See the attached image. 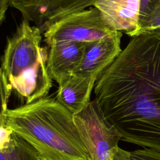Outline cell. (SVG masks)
Returning a JSON list of instances; mask_svg holds the SVG:
<instances>
[{
  "label": "cell",
  "mask_w": 160,
  "mask_h": 160,
  "mask_svg": "<svg viewBox=\"0 0 160 160\" xmlns=\"http://www.w3.org/2000/svg\"><path fill=\"white\" fill-rule=\"evenodd\" d=\"M39 155L30 144L14 132L9 147L0 151V160H36Z\"/></svg>",
  "instance_id": "7c38bea8"
},
{
  "label": "cell",
  "mask_w": 160,
  "mask_h": 160,
  "mask_svg": "<svg viewBox=\"0 0 160 160\" xmlns=\"http://www.w3.org/2000/svg\"><path fill=\"white\" fill-rule=\"evenodd\" d=\"M97 0H11L23 19L32 22L42 34L52 23L70 14L94 6Z\"/></svg>",
  "instance_id": "8992f818"
},
{
  "label": "cell",
  "mask_w": 160,
  "mask_h": 160,
  "mask_svg": "<svg viewBox=\"0 0 160 160\" xmlns=\"http://www.w3.org/2000/svg\"><path fill=\"white\" fill-rule=\"evenodd\" d=\"M139 4L140 0H97L94 6L112 29L132 38L138 29Z\"/></svg>",
  "instance_id": "ba28073f"
},
{
  "label": "cell",
  "mask_w": 160,
  "mask_h": 160,
  "mask_svg": "<svg viewBox=\"0 0 160 160\" xmlns=\"http://www.w3.org/2000/svg\"><path fill=\"white\" fill-rule=\"evenodd\" d=\"M121 37L85 44L81 63L74 74L98 79L121 53Z\"/></svg>",
  "instance_id": "52a82bcc"
},
{
  "label": "cell",
  "mask_w": 160,
  "mask_h": 160,
  "mask_svg": "<svg viewBox=\"0 0 160 160\" xmlns=\"http://www.w3.org/2000/svg\"><path fill=\"white\" fill-rule=\"evenodd\" d=\"M13 133L9 128L0 126V151H3L9 147Z\"/></svg>",
  "instance_id": "9a60e30c"
},
{
  "label": "cell",
  "mask_w": 160,
  "mask_h": 160,
  "mask_svg": "<svg viewBox=\"0 0 160 160\" xmlns=\"http://www.w3.org/2000/svg\"><path fill=\"white\" fill-rule=\"evenodd\" d=\"M94 92L123 141L160 152V32L132 37L98 76Z\"/></svg>",
  "instance_id": "6da1fadb"
},
{
  "label": "cell",
  "mask_w": 160,
  "mask_h": 160,
  "mask_svg": "<svg viewBox=\"0 0 160 160\" xmlns=\"http://www.w3.org/2000/svg\"><path fill=\"white\" fill-rule=\"evenodd\" d=\"M11 6V0H0V24L5 19L6 12Z\"/></svg>",
  "instance_id": "2e32d148"
},
{
  "label": "cell",
  "mask_w": 160,
  "mask_h": 160,
  "mask_svg": "<svg viewBox=\"0 0 160 160\" xmlns=\"http://www.w3.org/2000/svg\"><path fill=\"white\" fill-rule=\"evenodd\" d=\"M90 160H113L122 136L104 117L95 99L74 115Z\"/></svg>",
  "instance_id": "5b68a950"
},
{
  "label": "cell",
  "mask_w": 160,
  "mask_h": 160,
  "mask_svg": "<svg viewBox=\"0 0 160 160\" xmlns=\"http://www.w3.org/2000/svg\"><path fill=\"white\" fill-rule=\"evenodd\" d=\"M85 44L68 42L49 47L46 68L52 80L58 84L74 74L81 63Z\"/></svg>",
  "instance_id": "9c48e42d"
},
{
  "label": "cell",
  "mask_w": 160,
  "mask_h": 160,
  "mask_svg": "<svg viewBox=\"0 0 160 160\" xmlns=\"http://www.w3.org/2000/svg\"><path fill=\"white\" fill-rule=\"evenodd\" d=\"M42 33L24 20L7 41L1 69L18 97L30 103L48 94L52 79L46 68L48 51L41 46Z\"/></svg>",
  "instance_id": "3957f363"
},
{
  "label": "cell",
  "mask_w": 160,
  "mask_h": 160,
  "mask_svg": "<svg viewBox=\"0 0 160 160\" xmlns=\"http://www.w3.org/2000/svg\"><path fill=\"white\" fill-rule=\"evenodd\" d=\"M152 32H160V0H140L136 36Z\"/></svg>",
  "instance_id": "8fae6325"
},
{
  "label": "cell",
  "mask_w": 160,
  "mask_h": 160,
  "mask_svg": "<svg viewBox=\"0 0 160 160\" xmlns=\"http://www.w3.org/2000/svg\"><path fill=\"white\" fill-rule=\"evenodd\" d=\"M113 160H131L130 158V152L124 150L119 147L114 156Z\"/></svg>",
  "instance_id": "e0dca14e"
},
{
  "label": "cell",
  "mask_w": 160,
  "mask_h": 160,
  "mask_svg": "<svg viewBox=\"0 0 160 160\" xmlns=\"http://www.w3.org/2000/svg\"><path fill=\"white\" fill-rule=\"evenodd\" d=\"M131 160H160V152L144 148L130 152Z\"/></svg>",
  "instance_id": "5bb4252c"
},
{
  "label": "cell",
  "mask_w": 160,
  "mask_h": 160,
  "mask_svg": "<svg viewBox=\"0 0 160 160\" xmlns=\"http://www.w3.org/2000/svg\"><path fill=\"white\" fill-rule=\"evenodd\" d=\"M97 79L73 74L58 84L56 100L74 115L80 112L91 101Z\"/></svg>",
  "instance_id": "30bf717a"
},
{
  "label": "cell",
  "mask_w": 160,
  "mask_h": 160,
  "mask_svg": "<svg viewBox=\"0 0 160 160\" xmlns=\"http://www.w3.org/2000/svg\"><path fill=\"white\" fill-rule=\"evenodd\" d=\"M36 160H48V159H46L45 158H44V157H42V156H40V155H39V156H38Z\"/></svg>",
  "instance_id": "ac0fdd59"
},
{
  "label": "cell",
  "mask_w": 160,
  "mask_h": 160,
  "mask_svg": "<svg viewBox=\"0 0 160 160\" xmlns=\"http://www.w3.org/2000/svg\"><path fill=\"white\" fill-rule=\"evenodd\" d=\"M4 118L6 127L48 160H90L74 114L56 98L8 109Z\"/></svg>",
  "instance_id": "7a4b0ae2"
},
{
  "label": "cell",
  "mask_w": 160,
  "mask_h": 160,
  "mask_svg": "<svg viewBox=\"0 0 160 160\" xmlns=\"http://www.w3.org/2000/svg\"><path fill=\"white\" fill-rule=\"evenodd\" d=\"M12 89L0 68V126H6L4 115L8 109V104Z\"/></svg>",
  "instance_id": "4fadbf2b"
},
{
  "label": "cell",
  "mask_w": 160,
  "mask_h": 160,
  "mask_svg": "<svg viewBox=\"0 0 160 160\" xmlns=\"http://www.w3.org/2000/svg\"><path fill=\"white\" fill-rule=\"evenodd\" d=\"M49 47L68 43H89L112 39L122 32L112 29L94 6L67 15L51 24L42 33Z\"/></svg>",
  "instance_id": "277c9868"
}]
</instances>
